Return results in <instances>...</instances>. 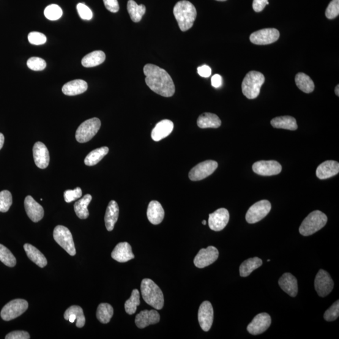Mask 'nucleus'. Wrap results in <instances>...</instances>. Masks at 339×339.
<instances>
[{
    "label": "nucleus",
    "mask_w": 339,
    "mask_h": 339,
    "mask_svg": "<svg viewBox=\"0 0 339 339\" xmlns=\"http://www.w3.org/2000/svg\"><path fill=\"white\" fill-rule=\"evenodd\" d=\"M143 72L146 76V84L153 91L166 98L172 97L175 94L174 81L165 69L148 64L143 67Z\"/></svg>",
    "instance_id": "1"
},
{
    "label": "nucleus",
    "mask_w": 339,
    "mask_h": 339,
    "mask_svg": "<svg viewBox=\"0 0 339 339\" xmlns=\"http://www.w3.org/2000/svg\"><path fill=\"white\" fill-rule=\"evenodd\" d=\"M174 15L180 29L185 32L192 28L197 17V10L192 3L182 0L175 5Z\"/></svg>",
    "instance_id": "2"
},
{
    "label": "nucleus",
    "mask_w": 339,
    "mask_h": 339,
    "mask_svg": "<svg viewBox=\"0 0 339 339\" xmlns=\"http://www.w3.org/2000/svg\"><path fill=\"white\" fill-rule=\"evenodd\" d=\"M141 292L142 297L147 304L156 310H161L163 308V292L154 281L149 278L143 279L141 283Z\"/></svg>",
    "instance_id": "3"
},
{
    "label": "nucleus",
    "mask_w": 339,
    "mask_h": 339,
    "mask_svg": "<svg viewBox=\"0 0 339 339\" xmlns=\"http://www.w3.org/2000/svg\"><path fill=\"white\" fill-rule=\"evenodd\" d=\"M265 81L262 73L257 71H250L243 79L242 91L249 100L255 99L260 93L261 87Z\"/></svg>",
    "instance_id": "4"
},
{
    "label": "nucleus",
    "mask_w": 339,
    "mask_h": 339,
    "mask_svg": "<svg viewBox=\"0 0 339 339\" xmlns=\"http://www.w3.org/2000/svg\"><path fill=\"white\" fill-rule=\"evenodd\" d=\"M327 217L320 210L311 212L303 220L299 228V232L303 236H308L321 230L327 223Z\"/></svg>",
    "instance_id": "5"
},
{
    "label": "nucleus",
    "mask_w": 339,
    "mask_h": 339,
    "mask_svg": "<svg viewBox=\"0 0 339 339\" xmlns=\"http://www.w3.org/2000/svg\"><path fill=\"white\" fill-rule=\"evenodd\" d=\"M101 121L97 117L86 120L78 128L76 139L79 143H86L96 135L101 128Z\"/></svg>",
    "instance_id": "6"
},
{
    "label": "nucleus",
    "mask_w": 339,
    "mask_h": 339,
    "mask_svg": "<svg viewBox=\"0 0 339 339\" xmlns=\"http://www.w3.org/2000/svg\"><path fill=\"white\" fill-rule=\"evenodd\" d=\"M54 238L57 244L61 246L70 256L76 255V250L72 235L66 227L56 226L54 231Z\"/></svg>",
    "instance_id": "7"
},
{
    "label": "nucleus",
    "mask_w": 339,
    "mask_h": 339,
    "mask_svg": "<svg viewBox=\"0 0 339 339\" xmlns=\"http://www.w3.org/2000/svg\"><path fill=\"white\" fill-rule=\"evenodd\" d=\"M29 307L26 300L15 299L4 306L1 311V317L5 321H10L22 315Z\"/></svg>",
    "instance_id": "8"
},
{
    "label": "nucleus",
    "mask_w": 339,
    "mask_h": 339,
    "mask_svg": "<svg viewBox=\"0 0 339 339\" xmlns=\"http://www.w3.org/2000/svg\"><path fill=\"white\" fill-rule=\"evenodd\" d=\"M272 205L267 200H262L253 205L246 214V220L250 224L259 222L269 214Z\"/></svg>",
    "instance_id": "9"
},
{
    "label": "nucleus",
    "mask_w": 339,
    "mask_h": 339,
    "mask_svg": "<svg viewBox=\"0 0 339 339\" xmlns=\"http://www.w3.org/2000/svg\"><path fill=\"white\" fill-rule=\"evenodd\" d=\"M217 166L218 163L215 161H205L191 169L188 177L192 181H200L214 173Z\"/></svg>",
    "instance_id": "10"
},
{
    "label": "nucleus",
    "mask_w": 339,
    "mask_h": 339,
    "mask_svg": "<svg viewBox=\"0 0 339 339\" xmlns=\"http://www.w3.org/2000/svg\"><path fill=\"white\" fill-rule=\"evenodd\" d=\"M280 32L276 29H264L253 32L250 35L251 43L255 45H264L277 42L280 38Z\"/></svg>",
    "instance_id": "11"
},
{
    "label": "nucleus",
    "mask_w": 339,
    "mask_h": 339,
    "mask_svg": "<svg viewBox=\"0 0 339 339\" xmlns=\"http://www.w3.org/2000/svg\"><path fill=\"white\" fill-rule=\"evenodd\" d=\"M333 285L334 283L329 273L324 270H319L315 280V288L319 296L326 297L332 291Z\"/></svg>",
    "instance_id": "12"
},
{
    "label": "nucleus",
    "mask_w": 339,
    "mask_h": 339,
    "mask_svg": "<svg viewBox=\"0 0 339 339\" xmlns=\"http://www.w3.org/2000/svg\"><path fill=\"white\" fill-rule=\"evenodd\" d=\"M219 257V251L217 248L212 246L206 249H201L194 258L193 262L196 267L199 269H204L205 267L214 263Z\"/></svg>",
    "instance_id": "13"
},
{
    "label": "nucleus",
    "mask_w": 339,
    "mask_h": 339,
    "mask_svg": "<svg viewBox=\"0 0 339 339\" xmlns=\"http://www.w3.org/2000/svg\"><path fill=\"white\" fill-rule=\"evenodd\" d=\"M282 166L275 160L259 161L254 163L253 171L254 173L261 176H276L280 173Z\"/></svg>",
    "instance_id": "14"
},
{
    "label": "nucleus",
    "mask_w": 339,
    "mask_h": 339,
    "mask_svg": "<svg viewBox=\"0 0 339 339\" xmlns=\"http://www.w3.org/2000/svg\"><path fill=\"white\" fill-rule=\"evenodd\" d=\"M198 320L202 329L205 332H208L214 321V310L209 301H204L199 307Z\"/></svg>",
    "instance_id": "15"
},
{
    "label": "nucleus",
    "mask_w": 339,
    "mask_h": 339,
    "mask_svg": "<svg viewBox=\"0 0 339 339\" xmlns=\"http://www.w3.org/2000/svg\"><path fill=\"white\" fill-rule=\"evenodd\" d=\"M272 324V319L269 314L261 313L254 317L252 322L248 325L247 330L252 335L261 334L266 331Z\"/></svg>",
    "instance_id": "16"
},
{
    "label": "nucleus",
    "mask_w": 339,
    "mask_h": 339,
    "mask_svg": "<svg viewBox=\"0 0 339 339\" xmlns=\"http://www.w3.org/2000/svg\"><path fill=\"white\" fill-rule=\"evenodd\" d=\"M229 221V213L224 208L219 209L209 214V226L211 230L222 231L226 228Z\"/></svg>",
    "instance_id": "17"
},
{
    "label": "nucleus",
    "mask_w": 339,
    "mask_h": 339,
    "mask_svg": "<svg viewBox=\"0 0 339 339\" xmlns=\"http://www.w3.org/2000/svg\"><path fill=\"white\" fill-rule=\"evenodd\" d=\"M34 162L37 167L45 169L49 166L50 156L47 148L42 142L35 143L33 148Z\"/></svg>",
    "instance_id": "18"
},
{
    "label": "nucleus",
    "mask_w": 339,
    "mask_h": 339,
    "mask_svg": "<svg viewBox=\"0 0 339 339\" xmlns=\"http://www.w3.org/2000/svg\"><path fill=\"white\" fill-rule=\"evenodd\" d=\"M27 215L34 223L39 222L44 215V210L32 196H27L24 202Z\"/></svg>",
    "instance_id": "19"
},
{
    "label": "nucleus",
    "mask_w": 339,
    "mask_h": 339,
    "mask_svg": "<svg viewBox=\"0 0 339 339\" xmlns=\"http://www.w3.org/2000/svg\"><path fill=\"white\" fill-rule=\"evenodd\" d=\"M160 316L157 310H143L136 316L135 324L139 329H144L150 325L160 322Z\"/></svg>",
    "instance_id": "20"
},
{
    "label": "nucleus",
    "mask_w": 339,
    "mask_h": 339,
    "mask_svg": "<svg viewBox=\"0 0 339 339\" xmlns=\"http://www.w3.org/2000/svg\"><path fill=\"white\" fill-rule=\"evenodd\" d=\"M111 257L114 260L119 262H126L135 258L132 248L129 243L127 242L117 244L111 253Z\"/></svg>",
    "instance_id": "21"
},
{
    "label": "nucleus",
    "mask_w": 339,
    "mask_h": 339,
    "mask_svg": "<svg viewBox=\"0 0 339 339\" xmlns=\"http://www.w3.org/2000/svg\"><path fill=\"white\" fill-rule=\"evenodd\" d=\"M338 172V162L333 160H327L317 167L316 175L319 179L324 180L336 176Z\"/></svg>",
    "instance_id": "22"
},
{
    "label": "nucleus",
    "mask_w": 339,
    "mask_h": 339,
    "mask_svg": "<svg viewBox=\"0 0 339 339\" xmlns=\"http://www.w3.org/2000/svg\"><path fill=\"white\" fill-rule=\"evenodd\" d=\"M173 122L168 119H163L158 123L152 131V138L155 141H159L167 137L174 130Z\"/></svg>",
    "instance_id": "23"
},
{
    "label": "nucleus",
    "mask_w": 339,
    "mask_h": 339,
    "mask_svg": "<svg viewBox=\"0 0 339 339\" xmlns=\"http://www.w3.org/2000/svg\"><path fill=\"white\" fill-rule=\"evenodd\" d=\"M279 285L284 292L289 296L295 297L298 294V283L297 278L291 273H284L278 281Z\"/></svg>",
    "instance_id": "24"
},
{
    "label": "nucleus",
    "mask_w": 339,
    "mask_h": 339,
    "mask_svg": "<svg viewBox=\"0 0 339 339\" xmlns=\"http://www.w3.org/2000/svg\"><path fill=\"white\" fill-rule=\"evenodd\" d=\"M165 211L159 202L152 201L150 202L147 209L148 220L154 225H158L162 222Z\"/></svg>",
    "instance_id": "25"
},
{
    "label": "nucleus",
    "mask_w": 339,
    "mask_h": 339,
    "mask_svg": "<svg viewBox=\"0 0 339 339\" xmlns=\"http://www.w3.org/2000/svg\"><path fill=\"white\" fill-rule=\"evenodd\" d=\"M64 317L65 320L69 321L71 323L76 321V326L79 328L83 327L86 323L83 308L79 306H71L65 311Z\"/></svg>",
    "instance_id": "26"
},
{
    "label": "nucleus",
    "mask_w": 339,
    "mask_h": 339,
    "mask_svg": "<svg viewBox=\"0 0 339 339\" xmlns=\"http://www.w3.org/2000/svg\"><path fill=\"white\" fill-rule=\"evenodd\" d=\"M87 83L86 81L82 80V79H76L69 82L62 87V91L65 95L72 96V95H76L83 94L86 92L87 89Z\"/></svg>",
    "instance_id": "27"
},
{
    "label": "nucleus",
    "mask_w": 339,
    "mask_h": 339,
    "mask_svg": "<svg viewBox=\"0 0 339 339\" xmlns=\"http://www.w3.org/2000/svg\"><path fill=\"white\" fill-rule=\"evenodd\" d=\"M119 211L118 205L116 201H111L109 202L105 217L106 228L108 231L113 230L119 217Z\"/></svg>",
    "instance_id": "28"
},
{
    "label": "nucleus",
    "mask_w": 339,
    "mask_h": 339,
    "mask_svg": "<svg viewBox=\"0 0 339 339\" xmlns=\"http://www.w3.org/2000/svg\"><path fill=\"white\" fill-rule=\"evenodd\" d=\"M197 124L199 128L204 129V128H218L221 127L222 122L216 114L205 113L199 116Z\"/></svg>",
    "instance_id": "29"
},
{
    "label": "nucleus",
    "mask_w": 339,
    "mask_h": 339,
    "mask_svg": "<svg viewBox=\"0 0 339 339\" xmlns=\"http://www.w3.org/2000/svg\"><path fill=\"white\" fill-rule=\"evenodd\" d=\"M271 125L273 127L280 129L295 131L298 128L296 119L289 116L275 117L271 121Z\"/></svg>",
    "instance_id": "30"
},
{
    "label": "nucleus",
    "mask_w": 339,
    "mask_h": 339,
    "mask_svg": "<svg viewBox=\"0 0 339 339\" xmlns=\"http://www.w3.org/2000/svg\"><path fill=\"white\" fill-rule=\"evenodd\" d=\"M23 248L29 258L38 266L40 268H44L47 264V261L44 255L34 246L27 243L24 245Z\"/></svg>",
    "instance_id": "31"
},
{
    "label": "nucleus",
    "mask_w": 339,
    "mask_h": 339,
    "mask_svg": "<svg viewBox=\"0 0 339 339\" xmlns=\"http://www.w3.org/2000/svg\"><path fill=\"white\" fill-rule=\"evenodd\" d=\"M105 59L106 55L104 52L101 51H94L86 55L82 59V65L85 67H95L103 64Z\"/></svg>",
    "instance_id": "32"
},
{
    "label": "nucleus",
    "mask_w": 339,
    "mask_h": 339,
    "mask_svg": "<svg viewBox=\"0 0 339 339\" xmlns=\"http://www.w3.org/2000/svg\"><path fill=\"white\" fill-rule=\"evenodd\" d=\"M295 84L299 89L307 94L312 92L315 89V84L312 79L305 73H298L295 76Z\"/></svg>",
    "instance_id": "33"
},
{
    "label": "nucleus",
    "mask_w": 339,
    "mask_h": 339,
    "mask_svg": "<svg viewBox=\"0 0 339 339\" xmlns=\"http://www.w3.org/2000/svg\"><path fill=\"white\" fill-rule=\"evenodd\" d=\"M127 10L131 20L135 23L140 21L146 12V6L144 5H138L134 0L128 2Z\"/></svg>",
    "instance_id": "34"
},
{
    "label": "nucleus",
    "mask_w": 339,
    "mask_h": 339,
    "mask_svg": "<svg viewBox=\"0 0 339 339\" xmlns=\"http://www.w3.org/2000/svg\"><path fill=\"white\" fill-rule=\"evenodd\" d=\"M262 264L261 259L258 258V257H254V258L247 259L240 264L239 268L240 277H248L254 270L260 267Z\"/></svg>",
    "instance_id": "35"
},
{
    "label": "nucleus",
    "mask_w": 339,
    "mask_h": 339,
    "mask_svg": "<svg viewBox=\"0 0 339 339\" xmlns=\"http://www.w3.org/2000/svg\"><path fill=\"white\" fill-rule=\"evenodd\" d=\"M92 200V196L90 194H86L83 199L76 202L75 210L76 215L81 220H86L89 217V213L87 207Z\"/></svg>",
    "instance_id": "36"
},
{
    "label": "nucleus",
    "mask_w": 339,
    "mask_h": 339,
    "mask_svg": "<svg viewBox=\"0 0 339 339\" xmlns=\"http://www.w3.org/2000/svg\"><path fill=\"white\" fill-rule=\"evenodd\" d=\"M109 149L107 147H103L93 150L87 155L84 160L85 165L94 166L96 165L108 154Z\"/></svg>",
    "instance_id": "37"
},
{
    "label": "nucleus",
    "mask_w": 339,
    "mask_h": 339,
    "mask_svg": "<svg viewBox=\"0 0 339 339\" xmlns=\"http://www.w3.org/2000/svg\"><path fill=\"white\" fill-rule=\"evenodd\" d=\"M113 308L109 303H103L98 306L96 317L98 321L101 323H109L113 316Z\"/></svg>",
    "instance_id": "38"
},
{
    "label": "nucleus",
    "mask_w": 339,
    "mask_h": 339,
    "mask_svg": "<svg viewBox=\"0 0 339 339\" xmlns=\"http://www.w3.org/2000/svg\"><path fill=\"white\" fill-rule=\"evenodd\" d=\"M140 304L139 292L137 289H133L131 297L125 302V308L126 312L129 315L135 313L138 305Z\"/></svg>",
    "instance_id": "39"
},
{
    "label": "nucleus",
    "mask_w": 339,
    "mask_h": 339,
    "mask_svg": "<svg viewBox=\"0 0 339 339\" xmlns=\"http://www.w3.org/2000/svg\"><path fill=\"white\" fill-rule=\"evenodd\" d=\"M0 261L8 267H14L16 263L15 257L8 249L0 244Z\"/></svg>",
    "instance_id": "40"
},
{
    "label": "nucleus",
    "mask_w": 339,
    "mask_h": 339,
    "mask_svg": "<svg viewBox=\"0 0 339 339\" xmlns=\"http://www.w3.org/2000/svg\"><path fill=\"white\" fill-rule=\"evenodd\" d=\"M12 203V196L9 191L3 190L0 192V212H8Z\"/></svg>",
    "instance_id": "41"
},
{
    "label": "nucleus",
    "mask_w": 339,
    "mask_h": 339,
    "mask_svg": "<svg viewBox=\"0 0 339 339\" xmlns=\"http://www.w3.org/2000/svg\"><path fill=\"white\" fill-rule=\"evenodd\" d=\"M63 12L61 8L57 5H51L46 7L44 11L45 17L49 20L54 21L61 17Z\"/></svg>",
    "instance_id": "42"
},
{
    "label": "nucleus",
    "mask_w": 339,
    "mask_h": 339,
    "mask_svg": "<svg viewBox=\"0 0 339 339\" xmlns=\"http://www.w3.org/2000/svg\"><path fill=\"white\" fill-rule=\"evenodd\" d=\"M46 62L40 57H33L27 61V66L29 69L34 71H41L45 69Z\"/></svg>",
    "instance_id": "43"
},
{
    "label": "nucleus",
    "mask_w": 339,
    "mask_h": 339,
    "mask_svg": "<svg viewBox=\"0 0 339 339\" xmlns=\"http://www.w3.org/2000/svg\"><path fill=\"white\" fill-rule=\"evenodd\" d=\"M339 316V301H336L324 313V319L328 322L335 321Z\"/></svg>",
    "instance_id": "44"
},
{
    "label": "nucleus",
    "mask_w": 339,
    "mask_h": 339,
    "mask_svg": "<svg viewBox=\"0 0 339 339\" xmlns=\"http://www.w3.org/2000/svg\"><path fill=\"white\" fill-rule=\"evenodd\" d=\"M338 15L339 0H332L325 11V16L329 20H332L337 17Z\"/></svg>",
    "instance_id": "45"
},
{
    "label": "nucleus",
    "mask_w": 339,
    "mask_h": 339,
    "mask_svg": "<svg viewBox=\"0 0 339 339\" xmlns=\"http://www.w3.org/2000/svg\"><path fill=\"white\" fill-rule=\"evenodd\" d=\"M29 42L33 45H40L44 44L46 42V37L44 34L38 32L30 33L28 36Z\"/></svg>",
    "instance_id": "46"
},
{
    "label": "nucleus",
    "mask_w": 339,
    "mask_h": 339,
    "mask_svg": "<svg viewBox=\"0 0 339 339\" xmlns=\"http://www.w3.org/2000/svg\"><path fill=\"white\" fill-rule=\"evenodd\" d=\"M82 190L80 187H77L75 190H67L65 191L64 193V197L65 201L67 203H70L72 201H75L76 199L80 198L82 196Z\"/></svg>",
    "instance_id": "47"
},
{
    "label": "nucleus",
    "mask_w": 339,
    "mask_h": 339,
    "mask_svg": "<svg viewBox=\"0 0 339 339\" xmlns=\"http://www.w3.org/2000/svg\"><path fill=\"white\" fill-rule=\"evenodd\" d=\"M77 10L79 15L83 20H90L92 18V12L90 8L84 4H79L77 5Z\"/></svg>",
    "instance_id": "48"
},
{
    "label": "nucleus",
    "mask_w": 339,
    "mask_h": 339,
    "mask_svg": "<svg viewBox=\"0 0 339 339\" xmlns=\"http://www.w3.org/2000/svg\"><path fill=\"white\" fill-rule=\"evenodd\" d=\"M104 4L106 9L112 13H116L119 10V6L117 0H103Z\"/></svg>",
    "instance_id": "49"
},
{
    "label": "nucleus",
    "mask_w": 339,
    "mask_h": 339,
    "mask_svg": "<svg viewBox=\"0 0 339 339\" xmlns=\"http://www.w3.org/2000/svg\"><path fill=\"white\" fill-rule=\"evenodd\" d=\"M29 333L26 331H13L8 333L5 337L6 339H29Z\"/></svg>",
    "instance_id": "50"
},
{
    "label": "nucleus",
    "mask_w": 339,
    "mask_h": 339,
    "mask_svg": "<svg viewBox=\"0 0 339 339\" xmlns=\"http://www.w3.org/2000/svg\"><path fill=\"white\" fill-rule=\"evenodd\" d=\"M269 0H253V8L254 12H261L267 5Z\"/></svg>",
    "instance_id": "51"
},
{
    "label": "nucleus",
    "mask_w": 339,
    "mask_h": 339,
    "mask_svg": "<svg viewBox=\"0 0 339 339\" xmlns=\"http://www.w3.org/2000/svg\"><path fill=\"white\" fill-rule=\"evenodd\" d=\"M198 72L199 75L202 78H209L212 74L211 68H210L208 65H204L202 66L199 67L198 69Z\"/></svg>",
    "instance_id": "52"
},
{
    "label": "nucleus",
    "mask_w": 339,
    "mask_h": 339,
    "mask_svg": "<svg viewBox=\"0 0 339 339\" xmlns=\"http://www.w3.org/2000/svg\"><path fill=\"white\" fill-rule=\"evenodd\" d=\"M223 83V79L220 75H215L212 76L211 79L212 86L215 88H219Z\"/></svg>",
    "instance_id": "53"
},
{
    "label": "nucleus",
    "mask_w": 339,
    "mask_h": 339,
    "mask_svg": "<svg viewBox=\"0 0 339 339\" xmlns=\"http://www.w3.org/2000/svg\"><path fill=\"white\" fill-rule=\"evenodd\" d=\"M4 136L2 133H0V150L2 149L3 147H4Z\"/></svg>",
    "instance_id": "54"
},
{
    "label": "nucleus",
    "mask_w": 339,
    "mask_h": 339,
    "mask_svg": "<svg viewBox=\"0 0 339 339\" xmlns=\"http://www.w3.org/2000/svg\"><path fill=\"white\" fill-rule=\"evenodd\" d=\"M335 94L337 95V96H339V85L338 84L337 85V86L335 87Z\"/></svg>",
    "instance_id": "55"
},
{
    "label": "nucleus",
    "mask_w": 339,
    "mask_h": 339,
    "mask_svg": "<svg viewBox=\"0 0 339 339\" xmlns=\"http://www.w3.org/2000/svg\"><path fill=\"white\" fill-rule=\"evenodd\" d=\"M206 223H207L206 221L204 220L203 221H202V224H203L204 225H206Z\"/></svg>",
    "instance_id": "56"
},
{
    "label": "nucleus",
    "mask_w": 339,
    "mask_h": 339,
    "mask_svg": "<svg viewBox=\"0 0 339 339\" xmlns=\"http://www.w3.org/2000/svg\"><path fill=\"white\" fill-rule=\"evenodd\" d=\"M216 1H219V2H225L226 0H216Z\"/></svg>",
    "instance_id": "57"
},
{
    "label": "nucleus",
    "mask_w": 339,
    "mask_h": 339,
    "mask_svg": "<svg viewBox=\"0 0 339 339\" xmlns=\"http://www.w3.org/2000/svg\"><path fill=\"white\" fill-rule=\"evenodd\" d=\"M270 259H268V262H270Z\"/></svg>",
    "instance_id": "58"
}]
</instances>
